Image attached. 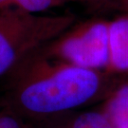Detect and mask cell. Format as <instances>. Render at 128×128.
I'll return each mask as SVG.
<instances>
[{
    "label": "cell",
    "instance_id": "cell-2",
    "mask_svg": "<svg viewBox=\"0 0 128 128\" xmlns=\"http://www.w3.org/2000/svg\"><path fill=\"white\" fill-rule=\"evenodd\" d=\"M71 23L68 15L0 10V78L10 74L30 55L64 33Z\"/></svg>",
    "mask_w": 128,
    "mask_h": 128
},
{
    "label": "cell",
    "instance_id": "cell-3",
    "mask_svg": "<svg viewBox=\"0 0 128 128\" xmlns=\"http://www.w3.org/2000/svg\"><path fill=\"white\" fill-rule=\"evenodd\" d=\"M108 26L97 22L71 33H62L42 50L53 58L89 69L110 62Z\"/></svg>",
    "mask_w": 128,
    "mask_h": 128
},
{
    "label": "cell",
    "instance_id": "cell-4",
    "mask_svg": "<svg viewBox=\"0 0 128 128\" xmlns=\"http://www.w3.org/2000/svg\"><path fill=\"white\" fill-rule=\"evenodd\" d=\"M33 128H112L105 113L84 112L72 117L63 115L35 122Z\"/></svg>",
    "mask_w": 128,
    "mask_h": 128
},
{
    "label": "cell",
    "instance_id": "cell-5",
    "mask_svg": "<svg viewBox=\"0 0 128 128\" xmlns=\"http://www.w3.org/2000/svg\"><path fill=\"white\" fill-rule=\"evenodd\" d=\"M110 64L120 70L128 69V19L116 20L108 26Z\"/></svg>",
    "mask_w": 128,
    "mask_h": 128
},
{
    "label": "cell",
    "instance_id": "cell-7",
    "mask_svg": "<svg viewBox=\"0 0 128 128\" xmlns=\"http://www.w3.org/2000/svg\"><path fill=\"white\" fill-rule=\"evenodd\" d=\"M70 0H0V10L18 9L30 14H40L66 4Z\"/></svg>",
    "mask_w": 128,
    "mask_h": 128
},
{
    "label": "cell",
    "instance_id": "cell-6",
    "mask_svg": "<svg viewBox=\"0 0 128 128\" xmlns=\"http://www.w3.org/2000/svg\"><path fill=\"white\" fill-rule=\"evenodd\" d=\"M105 115L112 128H128V86L120 87L112 97Z\"/></svg>",
    "mask_w": 128,
    "mask_h": 128
},
{
    "label": "cell",
    "instance_id": "cell-1",
    "mask_svg": "<svg viewBox=\"0 0 128 128\" xmlns=\"http://www.w3.org/2000/svg\"><path fill=\"white\" fill-rule=\"evenodd\" d=\"M100 86L101 79L94 69L66 63L40 48L10 73L8 109L36 122L87 102Z\"/></svg>",
    "mask_w": 128,
    "mask_h": 128
}]
</instances>
